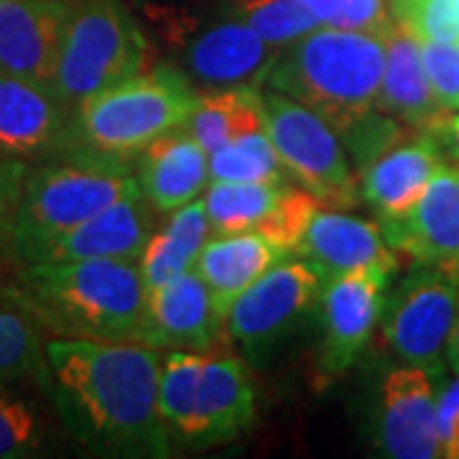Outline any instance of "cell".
Segmentation results:
<instances>
[{"label":"cell","mask_w":459,"mask_h":459,"mask_svg":"<svg viewBox=\"0 0 459 459\" xmlns=\"http://www.w3.org/2000/svg\"><path fill=\"white\" fill-rule=\"evenodd\" d=\"M235 16L271 47H289L296 39L319 29V21L304 0H235Z\"/></svg>","instance_id":"f1b7e54d"},{"label":"cell","mask_w":459,"mask_h":459,"mask_svg":"<svg viewBox=\"0 0 459 459\" xmlns=\"http://www.w3.org/2000/svg\"><path fill=\"white\" fill-rule=\"evenodd\" d=\"M388 246L459 276V169L444 164L409 212L380 222Z\"/></svg>","instance_id":"2e32d148"},{"label":"cell","mask_w":459,"mask_h":459,"mask_svg":"<svg viewBox=\"0 0 459 459\" xmlns=\"http://www.w3.org/2000/svg\"><path fill=\"white\" fill-rule=\"evenodd\" d=\"M166 39L174 51V66L199 92L261 87L281 51L263 41L235 13L212 21H174Z\"/></svg>","instance_id":"9c48e42d"},{"label":"cell","mask_w":459,"mask_h":459,"mask_svg":"<svg viewBox=\"0 0 459 459\" xmlns=\"http://www.w3.org/2000/svg\"><path fill=\"white\" fill-rule=\"evenodd\" d=\"M197 100L199 90L174 65L143 69L72 110L62 153L133 161L153 141L181 128Z\"/></svg>","instance_id":"277c9868"},{"label":"cell","mask_w":459,"mask_h":459,"mask_svg":"<svg viewBox=\"0 0 459 459\" xmlns=\"http://www.w3.org/2000/svg\"><path fill=\"white\" fill-rule=\"evenodd\" d=\"M383 44L385 65L377 110L388 113L411 131L434 135L452 117V110L444 108L431 90L421 59V39L401 21H391L383 33Z\"/></svg>","instance_id":"d6986e66"},{"label":"cell","mask_w":459,"mask_h":459,"mask_svg":"<svg viewBox=\"0 0 459 459\" xmlns=\"http://www.w3.org/2000/svg\"><path fill=\"white\" fill-rule=\"evenodd\" d=\"M457 312V273L444 265L413 263V271L385 299V342L398 362L419 365L439 376Z\"/></svg>","instance_id":"30bf717a"},{"label":"cell","mask_w":459,"mask_h":459,"mask_svg":"<svg viewBox=\"0 0 459 459\" xmlns=\"http://www.w3.org/2000/svg\"><path fill=\"white\" fill-rule=\"evenodd\" d=\"M41 332L16 289H0V388L26 380L47 385V340Z\"/></svg>","instance_id":"4316f807"},{"label":"cell","mask_w":459,"mask_h":459,"mask_svg":"<svg viewBox=\"0 0 459 459\" xmlns=\"http://www.w3.org/2000/svg\"><path fill=\"white\" fill-rule=\"evenodd\" d=\"M444 166L442 143L431 133L406 135L360 169V195L380 222L406 214Z\"/></svg>","instance_id":"ffe728a7"},{"label":"cell","mask_w":459,"mask_h":459,"mask_svg":"<svg viewBox=\"0 0 459 459\" xmlns=\"http://www.w3.org/2000/svg\"><path fill=\"white\" fill-rule=\"evenodd\" d=\"M210 238H212V230H210L204 197L195 199L177 212H171L164 228L153 230L146 250L138 261L148 294L161 289L164 283L181 273L195 271L202 247L207 246Z\"/></svg>","instance_id":"cb8c5ba5"},{"label":"cell","mask_w":459,"mask_h":459,"mask_svg":"<svg viewBox=\"0 0 459 459\" xmlns=\"http://www.w3.org/2000/svg\"><path fill=\"white\" fill-rule=\"evenodd\" d=\"M437 429L442 457L459 459V373L444 385L437 398Z\"/></svg>","instance_id":"d6a6232c"},{"label":"cell","mask_w":459,"mask_h":459,"mask_svg":"<svg viewBox=\"0 0 459 459\" xmlns=\"http://www.w3.org/2000/svg\"><path fill=\"white\" fill-rule=\"evenodd\" d=\"M133 195H141V189L131 161L62 153L29 166L16 212L3 232L18 258L29 247L82 225L113 202Z\"/></svg>","instance_id":"8992f818"},{"label":"cell","mask_w":459,"mask_h":459,"mask_svg":"<svg viewBox=\"0 0 459 459\" xmlns=\"http://www.w3.org/2000/svg\"><path fill=\"white\" fill-rule=\"evenodd\" d=\"M51 403L66 431L102 457L171 455L159 409L164 355L146 342L51 337L44 342Z\"/></svg>","instance_id":"6da1fadb"},{"label":"cell","mask_w":459,"mask_h":459,"mask_svg":"<svg viewBox=\"0 0 459 459\" xmlns=\"http://www.w3.org/2000/svg\"><path fill=\"white\" fill-rule=\"evenodd\" d=\"M322 276L299 255H289L238 296L225 316L232 342L261 362L319 304Z\"/></svg>","instance_id":"8fae6325"},{"label":"cell","mask_w":459,"mask_h":459,"mask_svg":"<svg viewBox=\"0 0 459 459\" xmlns=\"http://www.w3.org/2000/svg\"><path fill=\"white\" fill-rule=\"evenodd\" d=\"M265 133L289 177L312 192L329 210H350L360 181L350 164L342 138L327 120L279 90H263Z\"/></svg>","instance_id":"ba28073f"},{"label":"cell","mask_w":459,"mask_h":459,"mask_svg":"<svg viewBox=\"0 0 459 459\" xmlns=\"http://www.w3.org/2000/svg\"><path fill=\"white\" fill-rule=\"evenodd\" d=\"M383 65V36L319 26L279 51L265 84L312 108L340 133L377 110Z\"/></svg>","instance_id":"3957f363"},{"label":"cell","mask_w":459,"mask_h":459,"mask_svg":"<svg viewBox=\"0 0 459 459\" xmlns=\"http://www.w3.org/2000/svg\"><path fill=\"white\" fill-rule=\"evenodd\" d=\"M294 255L263 232H230L212 235L202 247L197 261V273L204 279L212 294L214 309L225 319L232 301L246 291L255 279H261L268 268H273L283 258Z\"/></svg>","instance_id":"603a6c76"},{"label":"cell","mask_w":459,"mask_h":459,"mask_svg":"<svg viewBox=\"0 0 459 459\" xmlns=\"http://www.w3.org/2000/svg\"><path fill=\"white\" fill-rule=\"evenodd\" d=\"M391 26V18L383 0H342V21L340 29L368 31L383 36Z\"/></svg>","instance_id":"836d02e7"},{"label":"cell","mask_w":459,"mask_h":459,"mask_svg":"<svg viewBox=\"0 0 459 459\" xmlns=\"http://www.w3.org/2000/svg\"><path fill=\"white\" fill-rule=\"evenodd\" d=\"M16 291L54 337L146 342L148 289L138 261L33 263L21 268Z\"/></svg>","instance_id":"7a4b0ae2"},{"label":"cell","mask_w":459,"mask_h":459,"mask_svg":"<svg viewBox=\"0 0 459 459\" xmlns=\"http://www.w3.org/2000/svg\"><path fill=\"white\" fill-rule=\"evenodd\" d=\"M146 66V36L123 0H66L54 90L72 110Z\"/></svg>","instance_id":"52a82bcc"},{"label":"cell","mask_w":459,"mask_h":459,"mask_svg":"<svg viewBox=\"0 0 459 459\" xmlns=\"http://www.w3.org/2000/svg\"><path fill=\"white\" fill-rule=\"evenodd\" d=\"M394 13L421 41L459 44V0H394Z\"/></svg>","instance_id":"4dcf8cb0"},{"label":"cell","mask_w":459,"mask_h":459,"mask_svg":"<svg viewBox=\"0 0 459 459\" xmlns=\"http://www.w3.org/2000/svg\"><path fill=\"white\" fill-rule=\"evenodd\" d=\"M446 360H449V365H452V370L459 373V312H457V319H455V329H452L449 344H446Z\"/></svg>","instance_id":"8d00e7d4"},{"label":"cell","mask_w":459,"mask_h":459,"mask_svg":"<svg viewBox=\"0 0 459 459\" xmlns=\"http://www.w3.org/2000/svg\"><path fill=\"white\" fill-rule=\"evenodd\" d=\"M434 135H437V141L442 143V148H446V151L459 161V115L452 113V117H449Z\"/></svg>","instance_id":"d590c367"},{"label":"cell","mask_w":459,"mask_h":459,"mask_svg":"<svg viewBox=\"0 0 459 459\" xmlns=\"http://www.w3.org/2000/svg\"><path fill=\"white\" fill-rule=\"evenodd\" d=\"M225 319L214 309L204 279L186 271L148 294V337L151 347L207 352L214 350Z\"/></svg>","instance_id":"44dd1931"},{"label":"cell","mask_w":459,"mask_h":459,"mask_svg":"<svg viewBox=\"0 0 459 459\" xmlns=\"http://www.w3.org/2000/svg\"><path fill=\"white\" fill-rule=\"evenodd\" d=\"M159 409L171 449H207L238 439L253 424L255 394L246 365L235 355L169 350Z\"/></svg>","instance_id":"5b68a950"},{"label":"cell","mask_w":459,"mask_h":459,"mask_svg":"<svg viewBox=\"0 0 459 459\" xmlns=\"http://www.w3.org/2000/svg\"><path fill=\"white\" fill-rule=\"evenodd\" d=\"M394 273L395 271L391 268L376 265L322 283V342L316 355V370L325 383L344 376L360 358L365 344L370 342L383 319Z\"/></svg>","instance_id":"7c38bea8"},{"label":"cell","mask_w":459,"mask_h":459,"mask_svg":"<svg viewBox=\"0 0 459 459\" xmlns=\"http://www.w3.org/2000/svg\"><path fill=\"white\" fill-rule=\"evenodd\" d=\"M437 373L419 365H395L380 383L377 442L394 459L442 457L437 429Z\"/></svg>","instance_id":"4fadbf2b"},{"label":"cell","mask_w":459,"mask_h":459,"mask_svg":"<svg viewBox=\"0 0 459 459\" xmlns=\"http://www.w3.org/2000/svg\"><path fill=\"white\" fill-rule=\"evenodd\" d=\"M66 0H0V72L54 87Z\"/></svg>","instance_id":"ac0fdd59"},{"label":"cell","mask_w":459,"mask_h":459,"mask_svg":"<svg viewBox=\"0 0 459 459\" xmlns=\"http://www.w3.org/2000/svg\"><path fill=\"white\" fill-rule=\"evenodd\" d=\"M26 174H29V166L0 153V230L8 228L11 217L16 212Z\"/></svg>","instance_id":"e575fe53"},{"label":"cell","mask_w":459,"mask_h":459,"mask_svg":"<svg viewBox=\"0 0 459 459\" xmlns=\"http://www.w3.org/2000/svg\"><path fill=\"white\" fill-rule=\"evenodd\" d=\"M421 59L434 95L444 108L459 110V44L421 41Z\"/></svg>","instance_id":"1f68e13d"},{"label":"cell","mask_w":459,"mask_h":459,"mask_svg":"<svg viewBox=\"0 0 459 459\" xmlns=\"http://www.w3.org/2000/svg\"><path fill=\"white\" fill-rule=\"evenodd\" d=\"M156 214L159 212L148 204L143 195L117 199L82 225L29 247L18 255V261L23 265L87 258L141 261L156 230Z\"/></svg>","instance_id":"5bb4252c"},{"label":"cell","mask_w":459,"mask_h":459,"mask_svg":"<svg viewBox=\"0 0 459 459\" xmlns=\"http://www.w3.org/2000/svg\"><path fill=\"white\" fill-rule=\"evenodd\" d=\"M294 255L304 258L322 281L337 279L365 268H398L395 250L388 246L383 230L370 220H362L342 210H316L307 225Z\"/></svg>","instance_id":"e0dca14e"},{"label":"cell","mask_w":459,"mask_h":459,"mask_svg":"<svg viewBox=\"0 0 459 459\" xmlns=\"http://www.w3.org/2000/svg\"><path fill=\"white\" fill-rule=\"evenodd\" d=\"M184 131L195 135L199 146L212 153L247 133L265 131V108L261 87H228L199 92L197 105Z\"/></svg>","instance_id":"d4e9b609"},{"label":"cell","mask_w":459,"mask_h":459,"mask_svg":"<svg viewBox=\"0 0 459 459\" xmlns=\"http://www.w3.org/2000/svg\"><path fill=\"white\" fill-rule=\"evenodd\" d=\"M291 189L283 181H210L204 197L212 235L261 232Z\"/></svg>","instance_id":"484cf974"},{"label":"cell","mask_w":459,"mask_h":459,"mask_svg":"<svg viewBox=\"0 0 459 459\" xmlns=\"http://www.w3.org/2000/svg\"><path fill=\"white\" fill-rule=\"evenodd\" d=\"M72 108L54 87L0 72V153L33 166L66 146Z\"/></svg>","instance_id":"9a60e30c"},{"label":"cell","mask_w":459,"mask_h":459,"mask_svg":"<svg viewBox=\"0 0 459 459\" xmlns=\"http://www.w3.org/2000/svg\"><path fill=\"white\" fill-rule=\"evenodd\" d=\"M133 161L138 189L159 214L177 212L210 186V153L184 128L161 135Z\"/></svg>","instance_id":"7402d4cb"},{"label":"cell","mask_w":459,"mask_h":459,"mask_svg":"<svg viewBox=\"0 0 459 459\" xmlns=\"http://www.w3.org/2000/svg\"><path fill=\"white\" fill-rule=\"evenodd\" d=\"M47 444L39 411L11 388H0V459L36 457Z\"/></svg>","instance_id":"f546056e"},{"label":"cell","mask_w":459,"mask_h":459,"mask_svg":"<svg viewBox=\"0 0 459 459\" xmlns=\"http://www.w3.org/2000/svg\"><path fill=\"white\" fill-rule=\"evenodd\" d=\"M286 169L268 133L255 131L210 153V181H283Z\"/></svg>","instance_id":"83f0119b"}]
</instances>
